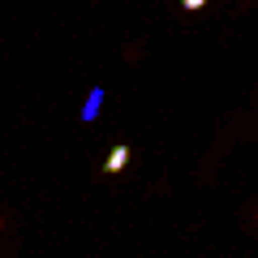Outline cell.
I'll return each instance as SVG.
<instances>
[{
	"label": "cell",
	"mask_w": 258,
	"mask_h": 258,
	"mask_svg": "<svg viewBox=\"0 0 258 258\" xmlns=\"http://www.w3.org/2000/svg\"><path fill=\"white\" fill-rule=\"evenodd\" d=\"M103 99H108V91H103V86H91V95H86V103H82V120H86V125H91V120L99 116Z\"/></svg>",
	"instance_id": "cell-1"
},
{
	"label": "cell",
	"mask_w": 258,
	"mask_h": 258,
	"mask_svg": "<svg viewBox=\"0 0 258 258\" xmlns=\"http://www.w3.org/2000/svg\"><path fill=\"white\" fill-rule=\"evenodd\" d=\"M125 164H129V147L120 142V147H112V155L103 159V172H108V176H116V172H125Z\"/></svg>",
	"instance_id": "cell-2"
},
{
	"label": "cell",
	"mask_w": 258,
	"mask_h": 258,
	"mask_svg": "<svg viewBox=\"0 0 258 258\" xmlns=\"http://www.w3.org/2000/svg\"><path fill=\"white\" fill-rule=\"evenodd\" d=\"M181 9L185 13H198V9H207V0H181Z\"/></svg>",
	"instance_id": "cell-3"
},
{
	"label": "cell",
	"mask_w": 258,
	"mask_h": 258,
	"mask_svg": "<svg viewBox=\"0 0 258 258\" xmlns=\"http://www.w3.org/2000/svg\"><path fill=\"white\" fill-rule=\"evenodd\" d=\"M0 228H5V220H0Z\"/></svg>",
	"instance_id": "cell-4"
},
{
	"label": "cell",
	"mask_w": 258,
	"mask_h": 258,
	"mask_svg": "<svg viewBox=\"0 0 258 258\" xmlns=\"http://www.w3.org/2000/svg\"><path fill=\"white\" fill-rule=\"evenodd\" d=\"M254 220H258V215H254Z\"/></svg>",
	"instance_id": "cell-5"
}]
</instances>
